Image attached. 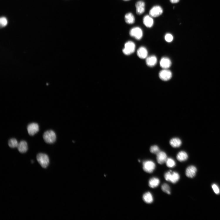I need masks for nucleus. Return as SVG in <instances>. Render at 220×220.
Wrapping results in <instances>:
<instances>
[{"instance_id": "obj_16", "label": "nucleus", "mask_w": 220, "mask_h": 220, "mask_svg": "<svg viewBox=\"0 0 220 220\" xmlns=\"http://www.w3.org/2000/svg\"><path fill=\"white\" fill-rule=\"evenodd\" d=\"M17 148L20 152L21 153H25L28 149L27 143L25 141H22L19 143Z\"/></svg>"}, {"instance_id": "obj_10", "label": "nucleus", "mask_w": 220, "mask_h": 220, "mask_svg": "<svg viewBox=\"0 0 220 220\" xmlns=\"http://www.w3.org/2000/svg\"><path fill=\"white\" fill-rule=\"evenodd\" d=\"M136 14L140 15L143 14L145 11V4L142 1H139L135 4Z\"/></svg>"}, {"instance_id": "obj_8", "label": "nucleus", "mask_w": 220, "mask_h": 220, "mask_svg": "<svg viewBox=\"0 0 220 220\" xmlns=\"http://www.w3.org/2000/svg\"><path fill=\"white\" fill-rule=\"evenodd\" d=\"M172 76V73L171 72L167 69H164L159 73V78L163 81H168L171 78Z\"/></svg>"}, {"instance_id": "obj_28", "label": "nucleus", "mask_w": 220, "mask_h": 220, "mask_svg": "<svg viewBox=\"0 0 220 220\" xmlns=\"http://www.w3.org/2000/svg\"><path fill=\"white\" fill-rule=\"evenodd\" d=\"M7 24V21L6 19L4 17L1 18L0 19V25L1 27L5 26Z\"/></svg>"}, {"instance_id": "obj_5", "label": "nucleus", "mask_w": 220, "mask_h": 220, "mask_svg": "<svg viewBox=\"0 0 220 220\" xmlns=\"http://www.w3.org/2000/svg\"><path fill=\"white\" fill-rule=\"evenodd\" d=\"M130 34L131 36L139 40L142 38L143 35L142 30L138 27L132 28L130 30Z\"/></svg>"}, {"instance_id": "obj_20", "label": "nucleus", "mask_w": 220, "mask_h": 220, "mask_svg": "<svg viewBox=\"0 0 220 220\" xmlns=\"http://www.w3.org/2000/svg\"><path fill=\"white\" fill-rule=\"evenodd\" d=\"M177 158L178 161L183 162L187 160L188 158L187 154L184 151H181L177 154Z\"/></svg>"}, {"instance_id": "obj_13", "label": "nucleus", "mask_w": 220, "mask_h": 220, "mask_svg": "<svg viewBox=\"0 0 220 220\" xmlns=\"http://www.w3.org/2000/svg\"><path fill=\"white\" fill-rule=\"evenodd\" d=\"M197 169L196 167L191 165L188 167L186 171V176L189 178H193L196 175Z\"/></svg>"}, {"instance_id": "obj_6", "label": "nucleus", "mask_w": 220, "mask_h": 220, "mask_svg": "<svg viewBox=\"0 0 220 220\" xmlns=\"http://www.w3.org/2000/svg\"><path fill=\"white\" fill-rule=\"evenodd\" d=\"M156 165L152 161L148 160L143 163V169L145 172L150 173L153 172L155 169Z\"/></svg>"}, {"instance_id": "obj_14", "label": "nucleus", "mask_w": 220, "mask_h": 220, "mask_svg": "<svg viewBox=\"0 0 220 220\" xmlns=\"http://www.w3.org/2000/svg\"><path fill=\"white\" fill-rule=\"evenodd\" d=\"M172 65L171 60L167 57H163L160 61L161 67L164 69H168L170 68Z\"/></svg>"}, {"instance_id": "obj_17", "label": "nucleus", "mask_w": 220, "mask_h": 220, "mask_svg": "<svg viewBox=\"0 0 220 220\" xmlns=\"http://www.w3.org/2000/svg\"><path fill=\"white\" fill-rule=\"evenodd\" d=\"M157 62V57L154 56L147 57L146 59L147 65L149 67H152L155 66Z\"/></svg>"}, {"instance_id": "obj_4", "label": "nucleus", "mask_w": 220, "mask_h": 220, "mask_svg": "<svg viewBox=\"0 0 220 220\" xmlns=\"http://www.w3.org/2000/svg\"><path fill=\"white\" fill-rule=\"evenodd\" d=\"M135 49V43L132 41L126 42L125 45V48L123 50L124 53L126 55H130L134 52Z\"/></svg>"}, {"instance_id": "obj_7", "label": "nucleus", "mask_w": 220, "mask_h": 220, "mask_svg": "<svg viewBox=\"0 0 220 220\" xmlns=\"http://www.w3.org/2000/svg\"><path fill=\"white\" fill-rule=\"evenodd\" d=\"M163 9L160 6L156 5L153 6L149 11V15L151 17H157L160 16L163 13Z\"/></svg>"}, {"instance_id": "obj_1", "label": "nucleus", "mask_w": 220, "mask_h": 220, "mask_svg": "<svg viewBox=\"0 0 220 220\" xmlns=\"http://www.w3.org/2000/svg\"><path fill=\"white\" fill-rule=\"evenodd\" d=\"M164 177L166 181L174 184L179 181L180 176L177 172L170 170L164 174Z\"/></svg>"}, {"instance_id": "obj_21", "label": "nucleus", "mask_w": 220, "mask_h": 220, "mask_svg": "<svg viewBox=\"0 0 220 220\" xmlns=\"http://www.w3.org/2000/svg\"><path fill=\"white\" fill-rule=\"evenodd\" d=\"M160 180L158 178L153 177L149 180V185L150 187L154 188L158 187L160 184Z\"/></svg>"}, {"instance_id": "obj_31", "label": "nucleus", "mask_w": 220, "mask_h": 220, "mask_svg": "<svg viewBox=\"0 0 220 220\" xmlns=\"http://www.w3.org/2000/svg\"><path fill=\"white\" fill-rule=\"evenodd\" d=\"M124 1H130V0H124Z\"/></svg>"}, {"instance_id": "obj_15", "label": "nucleus", "mask_w": 220, "mask_h": 220, "mask_svg": "<svg viewBox=\"0 0 220 220\" xmlns=\"http://www.w3.org/2000/svg\"><path fill=\"white\" fill-rule=\"evenodd\" d=\"M137 55L141 59L146 58L148 55L147 49L145 47H140L137 50Z\"/></svg>"}, {"instance_id": "obj_11", "label": "nucleus", "mask_w": 220, "mask_h": 220, "mask_svg": "<svg viewBox=\"0 0 220 220\" xmlns=\"http://www.w3.org/2000/svg\"><path fill=\"white\" fill-rule=\"evenodd\" d=\"M156 155L157 160L158 164H162L166 162L168 158L164 152L160 151Z\"/></svg>"}, {"instance_id": "obj_30", "label": "nucleus", "mask_w": 220, "mask_h": 220, "mask_svg": "<svg viewBox=\"0 0 220 220\" xmlns=\"http://www.w3.org/2000/svg\"><path fill=\"white\" fill-rule=\"evenodd\" d=\"M170 2L172 4H176L178 3L180 0H169Z\"/></svg>"}, {"instance_id": "obj_25", "label": "nucleus", "mask_w": 220, "mask_h": 220, "mask_svg": "<svg viewBox=\"0 0 220 220\" xmlns=\"http://www.w3.org/2000/svg\"><path fill=\"white\" fill-rule=\"evenodd\" d=\"M162 189L164 192L169 194H171L170 187L168 184H163L162 186Z\"/></svg>"}, {"instance_id": "obj_26", "label": "nucleus", "mask_w": 220, "mask_h": 220, "mask_svg": "<svg viewBox=\"0 0 220 220\" xmlns=\"http://www.w3.org/2000/svg\"><path fill=\"white\" fill-rule=\"evenodd\" d=\"M150 151L152 153L156 154L160 151L159 147L156 145L152 146L150 148Z\"/></svg>"}, {"instance_id": "obj_27", "label": "nucleus", "mask_w": 220, "mask_h": 220, "mask_svg": "<svg viewBox=\"0 0 220 220\" xmlns=\"http://www.w3.org/2000/svg\"><path fill=\"white\" fill-rule=\"evenodd\" d=\"M165 40L168 42H172L173 39V37L172 34L169 33H167L165 36Z\"/></svg>"}, {"instance_id": "obj_12", "label": "nucleus", "mask_w": 220, "mask_h": 220, "mask_svg": "<svg viewBox=\"0 0 220 220\" xmlns=\"http://www.w3.org/2000/svg\"><path fill=\"white\" fill-rule=\"evenodd\" d=\"M143 22L144 25L149 28L152 27L154 24L153 19L150 15H146L144 16L143 19Z\"/></svg>"}, {"instance_id": "obj_19", "label": "nucleus", "mask_w": 220, "mask_h": 220, "mask_svg": "<svg viewBox=\"0 0 220 220\" xmlns=\"http://www.w3.org/2000/svg\"><path fill=\"white\" fill-rule=\"evenodd\" d=\"M142 199L147 204L152 203L154 200L153 196L150 192H147L144 194Z\"/></svg>"}, {"instance_id": "obj_3", "label": "nucleus", "mask_w": 220, "mask_h": 220, "mask_svg": "<svg viewBox=\"0 0 220 220\" xmlns=\"http://www.w3.org/2000/svg\"><path fill=\"white\" fill-rule=\"evenodd\" d=\"M44 140L47 143L51 144L54 143L56 141V136L54 131L48 130L45 132L43 136Z\"/></svg>"}, {"instance_id": "obj_9", "label": "nucleus", "mask_w": 220, "mask_h": 220, "mask_svg": "<svg viewBox=\"0 0 220 220\" xmlns=\"http://www.w3.org/2000/svg\"><path fill=\"white\" fill-rule=\"evenodd\" d=\"M27 129L29 135L33 136L38 132L39 130V127L37 124L33 123L28 125Z\"/></svg>"}, {"instance_id": "obj_24", "label": "nucleus", "mask_w": 220, "mask_h": 220, "mask_svg": "<svg viewBox=\"0 0 220 220\" xmlns=\"http://www.w3.org/2000/svg\"><path fill=\"white\" fill-rule=\"evenodd\" d=\"M19 143L17 140L14 138L10 139L8 142L9 146L11 148L17 147Z\"/></svg>"}, {"instance_id": "obj_22", "label": "nucleus", "mask_w": 220, "mask_h": 220, "mask_svg": "<svg viewBox=\"0 0 220 220\" xmlns=\"http://www.w3.org/2000/svg\"><path fill=\"white\" fill-rule=\"evenodd\" d=\"M171 146L174 148H178L181 145L182 141L178 138H173L171 139L169 142Z\"/></svg>"}, {"instance_id": "obj_18", "label": "nucleus", "mask_w": 220, "mask_h": 220, "mask_svg": "<svg viewBox=\"0 0 220 220\" xmlns=\"http://www.w3.org/2000/svg\"><path fill=\"white\" fill-rule=\"evenodd\" d=\"M125 19L126 22L127 24H132L135 22V17L133 14L131 13H128L126 14Z\"/></svg>"}, {"instance_id": "obj_2", "label": "nucleus", "mask_w": 220, "mask_h": 220, "mask_svg": "<svg viewBox=\"0 0 220 220\" xmlns=\"http://www.w3.org/2000/svg\"><path fill=\"white\" fill-rule=\"evenodd\" d=\"M37 160L42 168H46L49 163V159L48 156L43 153H39L36 157Z\"/></svg>"}, {"instance_id": "obj_29", "label": "nucleus", "mask_w": 220, "mask_h": 220, "mask_svg": "<svg viewBox=\"0 0 220 220\" xmlns=\"http://www.w3.org/2000/svg\"><path fill=\"white\" fill-rule=\"evenodd\" d=\"M212 188L215 193L218 194L220 193V189L218 186L216 184H214L212 185Z\"/></svg>"}, {"instance_id": "obj_23", "label": "nucleus", "mask_w": 220, "mask_h": 220, "mask_svg": "<svg viewBox=\"0 0 220 220\" xmlns=\"http://www.w3.org/2000/svg\"><path fill=\"white\" fill-rule=\"evenodd\" d=\"M165 163L167 166L170 168H173L175 167L176 165L175 161L172 158H167Z\"/></svg>"}]
</instances>
